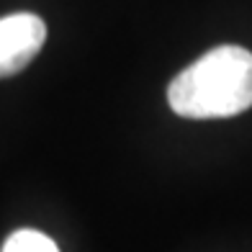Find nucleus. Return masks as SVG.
I'll list each match as a JSON object with an SVG mask.
<instances>
[{"label":"nucleus","mask_w":252,"mask_h":252,"mask_svg":"<svg viewBox=\"0 0 252 252\" xmlns=\"http://www.w3.org/2000/svg\"><path fill=\"white\" fill-rule=\"evenodd\" d=\"M167 103L183 119H229L252 108V52L221 44L198 57L167 88Z\"/></svg>","instance_id":"nucleus-1"},{"label":"nucleus","mask_w":252,"mask_h":252,"mask_svg":"<svg viewBox=\"0 0 252 252\" xmlns=\"http://www.w3.org/2000/svg\"><path fill=\"white\" fill-rule=\"evenodd\" d=\"M44 41L47 24L36 13H10L0 18V80L26 70Z\"/></svg>","instance_id":"nucleus-2"},{"label":"nucleus","mask_w":252,"mask_h":252,"mask_svg":"<svg viewBox=\"0 0 252 252\" xmlns=\"http://www.w3.org/2000/svg\"><path fill=\"white\" fill-rule=\"evenodd\" d=\"M0 252H60V247L54 245V239L47 237L44 232H36V229H18L13 232Z\"/></svg>","instance_id":"nucleus-3"}]
</instances>
